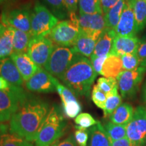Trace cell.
Instances as JSON below:
<instances>
[{"label": "cell", "instance_id": "cell-1", "mask_svg": "<svg viewBox=\"0 0 146 146\" xmlns=\"http://www.w3.org/2000/svg\"><path fill=\"white\" fill-rule=\"evenodd\" d=\"M48 103L28 94L10 119V132L34 142L36 133L48 114Z\"/></svg>", "mask_w": 146, "mask_h": 146}, {"label": "cell", "instance_id": "cell-2", "mask_svg": "<svg viewBox=\"0 0 146 146\" xmlns=\"http://www.w3.org/2000/svg\"><path fill=\"white\" fill-rule=\"evenodd\" d=\"M97 75L90 60L76 54L60 79L76 96L89 97Z\"/></svg>", "mask_w": 146, "mask_h": 146}, {"label": "cell", "instance_id": "cell-3", "mask_svg": "<svg viewBox=\"0 0 146 146\" xmlns=\"http://www.w3.org/2000/svg\"><path fill=\"white\" fill-rule=\"evenodd\" d=\"M66 127L64 119L56 106L49 110L35 139L36 146H52L62 137Z\"/></svg>", "mask_w": 146, "mask_h": 146}, {"label": "cell", "instance_id": "cell-4", "mask_svg": "<svg viewBox=\"0 0 146 146\" xmlns=\"http://www.w3.org/2000/svg\"><path fill=\"white\" fill-rule=\"evenodd\" d=\"M58 19L45 5L36 1L31 16V27L33 36H46L58 23Z\"/></svg>", "mask_w": 146, "mask_h": 146}, {"label": "cell", "instance_id": "cell-5", "mask_svg": "<svg viewBox=\"0 0 146 146\" xmlns=\"http://www.w3.org/2000/svg\"><path fill=\"white\" fill-rule=\"evenodd\" d=\"M27 96L21 87L12 85L7 89L0 90V123L10 120Z\"/></svg>", "mask_w": 146, "mask_h": 146}, {"label": "cell", "instance_id": "cell-6", "mask_svg": "<svg viewBox=\"0 0 146 146\" xmlns=\"http://www.w3.org/2000/svg\"><path fill=\"white\" fill-rule=\"evenodd\" d=\"M76 54L72 47L55 45L50 58L43 67L51 75L60 79Z\"/></svg>", "mask_w": 146, "mask_h": 146}, {"label": "cell", "instance_id": "cell-7", "mask_svg": "<svg viewBox=\"0 0 146 146\" xmlns=\"http://www.w3.org/2000/svg\"><path fill=\"white\" fill-rule=\"evenodd\" d=\"M79 33V25L64 20L58 22L46 36L56 46L72 47Z\"/></svg>", "mask_w": 146, "mask_h": 146}, {"label": "cell", "instance_id": "cell-8", "mask_svg": "<svg viewBox=\"0 0 146 146\" xmlns=\"http://www.w3.org/2000/svg\"><path fill=\"white\" fill-rule=\"evenodd\" d=\"M146 68L139 66L133 70H123L116 77L120 94L124 98L135 96L139 87L143 81Z\"/></svg>", "mask_w": 146, "mask_h": 146}, {"label": "cell", "instance_id": "cell-9", "mask_svg": "<svg viewBox=\"0 0 146 146\" xmlns=\"http://www.w3.org/2000/svg\"><path fill=\"white\" fill-rule=\"evenodd\" d=\"M127 137L133 146L146 144V110L138 106L135 110L132 120L127 125Z\"/></svg>", "mask_w": 146, "mask_h": 146}, {"label": "cell", "instance_id": "cell-10", "mask_svg": "<svg viewBox=\"0 0 146 146\" xmlns=\"http://www.w3.org/2000/svg\"><path fill=\"white\" fill-rule=\"evenodd\" d=\"M31 11L27 6L3 12L0 16V23L5 26L31 33Z\"/></svg>", "mask_w": 146, "mask_h": 146}, {"label": "cell", "instance_id": "cell-11", "mask_svg": "<svg viewBox=\"0 0 146 146\" xmlns=\"http://www.w3.org/2000/svg\"><path fill=\"white\" fill-rule=\"evenodd\" d=\"M55 45L47 36H33L29 43L27 54L39 66H44L50 58Z\"/></svg>", "mask_w": 146, "mask_h": 146}, {"label": "cell", "instance_id": "cell-12", "mask_svg": "<svg viewBox=\"0 0 146 146\" xmlns=\"http://www.w3.org/2000/svg\"><path fill=\"white\" fill-rule=\"evenodd\" d=\"M78 18L80 31L88 35L97 41L106 29L104 14H79Z\"/></svg>", "mask_w": 146, "mask_h": 146}, {"label": "cell", "instance_id": "cell-13", "mask_svg": "<svg viewBox=\"0 0 146 146\" xmlns=\"http://www.w3.org/2000/svg\"><path fill=\"white\" fill-rule=\"evenodd\" d=\"M54 81L56 91L61 98L64 114L69 118H76L81 113L82 107L76 99L75 94L64 85H62L55 77Z\"/></svg>", "mask_w": 146, "mask_h": 146}, {"label": "cell", "instance_id": "cell-14", "mask_svg": "<svg viewBox=\"0 0 146 146\" xmlns=\"http://www.w3.org/2000/svg\"><path fill=\"white\" fill-rule=\"evenodd\" d=\"M54 79V76L47 72L45 68L39 66L37 71L26 81V87L33 92L44 94L54 92L56 89Z\"/></svg>", "mask_w": 146, "mask_h": 146}, {"label": "cell", "instance_id": "cell-15", "mask_svg": "<svg viewBox=\"0 0 146 146\" xmlns=\"http://www.w3.org/2000/svg\"><path fill=\"white\" fill-rule=\"evenodd\" d=\"M116 36H135L138 33L132 5L130 1L125 0L123 12L119 23L114 29Z\"/></svg>", "mask_w": 146, "mask_h": 146}, {"label": "cell", "instance_id": "cell-16", "mask_svg": "<svg viewBox=\"0 0 146 146\" xmlns=\"http://www.w3.org/2000/svg\"><path fill=\"white\" fill-rule=\"evenodd\" d=\"M140 39L137 36H115L110 54L121 57L126 54H137Z\"/></svg>", "mask_w": 146, "mask_h": 146}, {"label": "cell", "instance_id": "cell-17", "mask_svg": "<svg viewBox=\"0 0 146 146\" xmlns=\"http://www.w3.org/2000/svg\"><path fill=\"white\" fill-rule=\"evenodd\" d=\"M0 76L10 85L21 87L24 80L10 56L0 60Z\"/></svg>", "mask_w": 146, "mask_h": 146}, {"label": "cell", "instance_id": "cell-18", "mask_svg": "<svg viewBox=\"0 0 146 146\" xmlns=\"http://www.w3.org/2000/svg\"><path fill=\"white\" fill-rule=\"evenodd\" d=\"M24 81H27L37 71L39 66L33 61L27 54L13 53L10 56Z\"/></svg>", "mask_w": 146, "mask_h": 146}, {"label": "cell", "instance_id": "cell-19", "mask_svg": "<svg viewBox=\"0 0 146 146\" xmlns=\"http://www.w3.org/2000/svg\"><path fill=\"white\" fill-rule=\"evenodd\" d=\"M116 36L114 30L106 29L97 41L94 53L91 57L108 56L112 50L113 42Z\"/></svg>", "mask_w": 146, "mask_h": 146}, {"label": "cell", "instance_id": "cell-20", "mask_svg": "<svg viewBox=\"0 0 146 146\" xmlns=\"http://www.w3.org/2000/svg\"><path fill=\"white\" fill-rule=\"evenodd\" d=\"M97 40L88 35L80 31L78 37L72 47V50L76 54H81L87 58H91L94 53Z\"/></svg>", "mask_w": 146, "mask_h": 146}, {"label": "cell", "instance_id": "cell-21", "mask_svg": "<svg viewBox=\"0 0 146 146\" xmlns=\"http://www.w3.org/2000/svg\"><path fill=\"white\" fill-rule=\"evenodd\" d=\"M133 114L134 110L132 106L128 103H123L110 116V120L114 124L127 126L132 120Z\"/></svg>", "mask_w": 146, "mask_h": 146}, {"label": "cell", "instance_id": "cell-22", "mask_svg": "<svg viewBox=\"0 0 146 146\" xmlns=\"http://www.w3.org/2000/svg\"><path fill=\"white\" fill-rule=\"evenodd\" d=\"M123 70L121 58L109 54L103 65L101 74L106 78H116Z\"/></svg>", "mask_w": 146, "mask_h": 146}, {"label": "cell", "instance_id": "cell-23", "mask_svg": "<svg viewBox=\"0 0 146 146\" xmlns=\"http://www.w3.org/2000/svg\"><path fill=\"white\" fill-rule=\"evenodd\" d=\"M12 32L13 53L27 54L29 43L33 36L31 33L17 30L11 27Z\"/></svg>", "mask_w": 146, "mask_h": 146}, {"label": "cell", "instance_id": "cell-24", "mask_svg": "<svg viewBox=\"0 0 146 146\" xmlns=\"http://www.w3.org/2000/svg\"><path fill=\"white\" fill-rule=\"evenodd\" d=\"M13 54L12 32L10 27L1 24L0 27V60Z\"/></svg>", "mask_w": 146, "mask_h": 146}, {"label": "cell", "instance_id": "cell-25", "mask_svg": "<svg viewBox=\"0 0 146 146\" xmlns=\"http://www.w3.org/2000/svg\"><path fill=\"white\" fill-rule=\"evenodd\" d=\"M90 135L89 146H110V141L104 127L100 122L89 130Z\"/></svg>", "mask_w": 146, "mask_h": 146}, {"label": "cell", "instance_id": "cell-26", "mask_svg": "<svg viewBox=\"0 0 146 146\" xmlns=\"http://www.w3.org/2000/svg\"><path fill=\"white\" fill-rule=\"evenodd\" d=\"M125 4V0H119L114 7H112L106 14H104L106 28L114 30L119 23Z\"/></svg>", "mask_w": 146, "mask_h": 146}, {"label": "cell", "instance_id": "cell-27", "mask_svg": "<svg viewBox=\"0 0 146 146\" xmlns=\"http://www.w3.org/2000/svg\"><path fill=\"white\" fill-rule=\"evenodd\" d=\"M130 2L133 7L138 32H139L146 27V0H133Z\"/></svg>", "mask_w": 146, "mask_h": 146}, {"label": "cell", "instance_id": "cell-28", "mask_svg": "<svg viewBox=\"0 0 146 146\" xmlns=\"http://www.w3.org/2000/svg\"><path fill=\"white\" fill-rule=\"evenodd\" d=\"M45 6L58 20H65L68 18L69 14L64 0H42Z\"/></svg>", "mask_w": 146, "mask_h": 146}, {"label": "cell", "instance_id": "cell-29", "mask_svg": "<svg viewBox=\"0 0 146 146\" xmlns=\"http://www.w3.org/2000/svg\"><path fill=\"white\" fill-rule=\"evenodd\" d=\"M0 146H35L33 142L12 133L0 135Z\"/></svg>", "mask_w": 146, "mask_h": 146}, {"label": "cell", "instance_id": "cell-30", "mask_svg": "<svg viewBox=\"0 0 146 146\" xmlns=\"http://www.w3.org/2000/svg\"><path fill=\"white\" fill-rule=\"evenodd\" d=\"M118 87H116L112 92L107 95V99L106 102V104L104 111V117L110 116L115 110L122 103L121 96L118 94Z\"/></svg>", "mask_w": 146, "mask_h": 146}, {"label": "cell", "instance_id": "cell-31", "mask_svg": "<svg viewBox=\"0 0 146 146\" xmlns=\"http://www.w3.org/2000/svg\"><path fill=\"white\" fill-rule=\"evenodd\" d=\"M104 129L106 132L110 142L127 137V126L120 125L108 122L104 125Z\"/></svg>", "mask_w": 146, "mask_h": 146}, {"label": "cell", "instance_id": "cell-32", "mask_svg": "<svg viewBox=\"0 0 146 146\" xmlns=\"http://www.w3.org/2000/svg\"><path fill=\"white\" fill-rule=\"evenodd\" d=\"M79 14H103L100 0H78Z\"/></svg>", "mask_w": 146, "mask_h": 146}, {"label": "cell", "instance_id": "cell-33", "mask_svg": "<svg viewBox=\"0 0 146 146\" xmlns=\"http://www.w3.org/2000/svg\"><path fill=\"white\" fill-rule=\"evenodd\" d=\"M96 85L107 96L118 87V83L115 78L100 77L98 78Z\"/></svg>", "mask_w": 146, "mask_h": 146}, {"label": "cell", "instance_id": "cell-34", "mask_svg": "<svg viewBox=\"0 0 146 146\" xmlns=\"http://www.w3.org/2000/svg\"><path fill=\"white\" fill-rule=\"evenodd\" d=\"M124 70H133L140 66V60L137 54H126L121 56Z\"/></svg>", "mask_w": 146, "mask_h": 146}, {"label": "cell", "instance_id": "cell-35", "mask_svg": "<svg viewBox=\"0 0 146 146\" xmlns=\"http://www.w3.org/2000/svg\"><path fill=\"white\" fill-rule=\"evenodd\" d=\"M74 122L78 127L84 128V129H87V128L96 125L98 121H96L90 114L80 113L74 118Z\"/></svg>", "mask_w": 146, "mask_h": 146}, {"label": "cell", "instance_id": "cell-36", "mask_svg": "<svg viewBox=\"0 0 146 146\" xmlns=\"http://www.w3.org/2000/svg\"><path fill=\"white\" fill-rule=\"evenodd\" d=\"M91 98L93 102L99 108L102 110L104 109L106 102L107 96L104 93L102 92L98 88L97 85H94L93 87L92 92H91Z\"/></svg>", "mask_w": 146, "mask_h": 146}, {"label": "cell", "instance_id": "cell-37", "mask_svg": "<svg viewBox=\"0 0 146 146\" xmlns=\"http://www.w3.org/2000/svg\"><path fill=\"white\" fill-rule=\"evenodd\" d=\"M77 129L74 133V139L78 146H87L89 138V131L78 126H76Z\"/></svg>", "mask_w": 146, "mask_h": 146}, {"label": "cell", "instance_id": "cell-38", "mask_svg": "<svg viewBox=\"0 0 146 146\" xmlns=\"http://www.w3.org/2000/svg\"><path fill=\"white\" fill-rule=\"evenodd\" d=\"M107 57L108 56H100V57H91V64L93 66L95 72L98 74H101L103 65Z\"/></svg>", "mask_w": 146, "mask_h": 146}, {"label": "cell", "instance_id": "cell-39", "mask_svg": "<svg viewBox=\"0 0 146 146\" xmlns=\"http://www.w3.org/2000/svg\"><path fill=\"white\" fill-rule=\"evenodd\" d=\"M52 146H78L74 139V136L70 135L62 141H58Z\"/></svg>", "mask_w": 146, "mask_h": 146}, {"label": "cell", "instance_id": "cell-40", "mask_svg": "<svg viewBox=\"0 0 146 146\" xmlns=\"http://www.w3.org/2000/svg\"><path fill=\"white\" fill-rule=\"evenodd\" d=\"M119 0H100V5L104 14H106L110 10L112 7H114Z\"/></svg>", "mask_w": 146, "mask_h": 146}, {"label": "cell", "instance_id": "cell-41", "mask_svg": "<svg viewBox=\"0 0 146 146\" xmlns=\"http://www.w3.org/2000/svg\"><path fill=\"white\" fill-rule=\"evenodd\" d=\"M64 1L68 14L76 13L77 10L78 0H64Z\"/></svg>", "mask_w": 146, "mask_h": 146}, {"label": "cell", "instance_id": "cell-42", "mask_svg": "<svg viewBox=\"0 0 146 146\" xmlns=\"http://www.w3.org/2000/svg\"><path fill=\"white\" fill-rule=\"evenodd\" d=\"M137 55L140 60V62L146 59V42L140 41Z\"/></svg>", "mask_w": 146, "mask_h": 146}, {"label": "cell", "instance_id": "cell-43", "mask_svg": "<svg viewBox=\"0 0 146 146\" xmlns=\"http://www.w3.org/2000/svg\"><path fill=\"white\" fill-rule=\"evenodd\" d=\"M110 146H133L132 143L127 137L110 142Z\"/></svg>", "mask_w": 146, "mask_h": 146}, {"label": "cell", "instance_id": "cell-44", "mask_svg": "<svg viewBox=\"0 0 146 146\" xmlns=\"http://www.w3.org/2000/svg\"><path fill=\"white\" fill-rule=\"evenodd\" d=\"M10 86V84L3 77L0 76V90H5L9 88Z\"/></svg>", "mask_w": 146, "mask_h": 146}, {"label": "cell", "instance_id": "cell-45", "mask_svg": "<svg viewBox=\"0 0 146 146\" xmlns=\"http://www.w3.org/2000/svg\"><path fill=\"white\" fill-rule=\"evenodd\" d=\"M140 66L143 67V68H146V59L144 60L143 61H142L141 64H140Z\"/></svg>", "mask_w": 146, "mask_h": 146}, {"label": "cell", "instance_id": "cell-46", "mask_svg": "<svg viewBox=\"0 0 146 146\" xmlns=\"http://www.w3.org/2000/svg\"><path fill=\"white\" fill-rule=\"evenodd\" d=\"M143 98L144 100H145V102H146V83L143 88Z\"/></svg>", "mask_w": 146, "mask_h": 146}, {"label": "cell", "instance_id": "cell-47", "mask_svg": "<svg viewBox=\"0 0 146 146\" xmlns=\"http://www.w3.org/2000/svg\"><path fill=\"white\" fill-rule=\"evenodd\" d=\"M140 41H143V42H146V33L145 34L142 36L141 39H140Z\"/></svg>", "mask_w": 146, "mask_h": 146}, {"label": "cell", "instance_id": "cell-48", "mask_svg": "<svg viewBox=\"0 0 146 146\" xmlns=\"http://www.w3.org/2000/svg\"><path fill=\"white\" fill-rule=\"evenodd\" d=\"M8 1V0H0V3L4 2V1Z\"/></svg>", "mask_w": 146, "mask_h": 146}, {"label": "cell", "instance_id": "cell-49", "mask_svg": "<svg viewBox=\"0 0 146 146\" xmlns=\"http://www.w3.org/2000/svg\"><path fill=\"white\" fill-rule=\"evenodd\" d=\"M128 1H133V0H128Z\"/></svg>", "mask_w": 146, "mask_h": 146}, {"label": "cell", "instance_id": "cell-50", "mask_svg": "<svg viewBox=\"0 0 146 146\" xmlns=\"http://www.w3.org/2000/svg\"><path fill=\"white\" fill-rule=\"evenodd\" d=\"M0 27H1V23H0Z\"/></svg>", "mask_w": 146, "mask_h": 146}]
</instances>
